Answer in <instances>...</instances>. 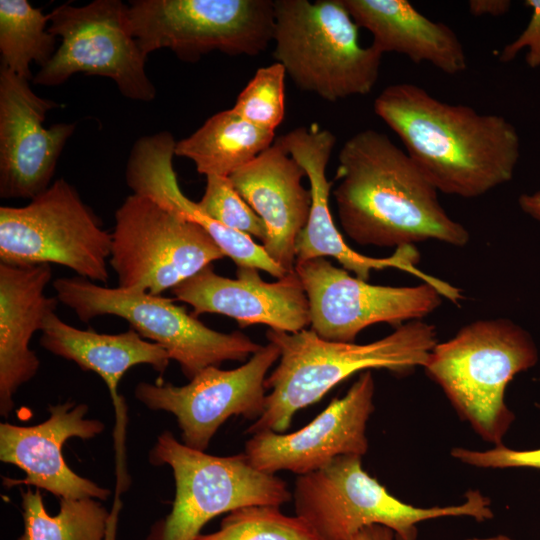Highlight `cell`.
Segmentation results:
<instances>
[{
    "instance_id": "35",
    "label": "cell",
    "mask_w": 540,
    "mask_h": 540,
    "mask_svg": "<svg viewBox=\"0 0 540 540\" xmlns=\"http://www.w3.org/2000/svg\"><path fill=\"white\" fill-rule=\"evenodd\" d=\"M518 204L525 214L540 223V190L532 194H521Z\"/></svg>"
},
{
    "instance_id": "15",
    "label": "cell",
    "mask_w": 540,
    "mask_h": 540,
    "mask_svg": "<svg viewBox=\"0 0 540 540\" xmlns=\"http://www.w3.org/2000/svg\"><path fill=\"white\" fill-rule=\"evenodd\" d=\"M282 147L304 169L309 179L312 204L307 224L296 240V263L319 257L335 258L347 271L368 281L372 270L394 268L409 273L435 287L443 298L458 304L459 288L419 269L420 254L413 245L396 248L388 257L377 258L358 253L343 239L331 216L329 196L334 180L326 169L336 145V136L318 124L297 127L277 138Z\"/></svg>"
},
{
    "instance_id": "31",
    "label": "cell",
    "mask_w": 540,
    "mask_h": 540,
    "mask_svg": "<svg viewBox=\"0 0 540 540\" xmlns=\"http://www.w3.org/2000/svg\"><path fill=\"white\" fill-rule=\"evenodd\" d=\"M536 406L540 408V404ZM451 455L465 464L482 468H534L540 469V448L514 450L504 445L487 451L454 448Z\"/></svg>"
},
{
    "instance_id": "4",
    "label": "cell",
    "mask_w": 540,
    "mask_h": 540,
    "mask_svg": "<svg viewBox=\"0 0 540 540\" xmlns=\"http://www.w3.org/2000/svg\"><path fill=\"white\" fill-rule=\"evenodd\" d=\"M537 361L536 344L524 328L493 318L469 323L437 343L423 368L474 431L499 446L514 420L505 403L506 387Z\"/></svg>"
},
{
    "instance_id": "27",
    "label": "cell",
    "mask_w": 540,
    "mask_h": 540,
    "mask_svg": "<svg viewBox=\"0 0 540 540\" xmlns=\"http://www.w3.org/2000/svg\"><path fill=\"white\" fill-rule=\"evenodd\" d=\"M49 14L27 0H0L1 67L30 80L31 63L42 68L56 51V37L48 31Z\"/></svg>"
},
{
    "instance_id": "7",
    "label": "cell",
    "mask_w": 540,
    "mask_h": 540,
    "mask_svg": "<svg viewBox=\"0 0 540 540\" xmlns=\"http://www.w3.org/2000/svg\"><path fill=\"white\" fill-rule=\"evenodd\" d=\"M149 461L171 467L176 492L170 513L151 527L146 540H195L218 515L252 505L280 507L292 499L283 479L257 470L244 453L210 455L170 431L158 436Z\"/></svg>"
},
{
    "instance_id": "2",
    "label": "cell",
    "mask_w": 540,
    "mask_h": 540,
    "mask_svg": "<svg viewBox=\"0 0 540 540\" xmlns=\"http://www.w3.org/2000/svg\"><path fill=\"white\" fill-rule=\"evenodd\" d=\"M335 180L339 221L359 245L398 248L436 240L463 247L469 242L468 230L447 214L435 186L382 132L364 129L346 140Z\"/></svg>"
},
{
    "instance_id": "20",
    "label": "cell",
    "mask_w": 540,
    "mask_h": 540,
    "mask_svg": "<svg viewBox=\"0 0 540 540\" xmlns=\"http://www.w3.org/2000/svg\"><path fill=\"white\" fill-rule=\"evenodd\" d=\"M303 177L304 169L278 140L229 176L265 224L263 249L287 273L295 270L296 240L311 210V190L302 185Z\"/></svg>"
},
{
    "instance_id": "3",
    "label": "cell",
    "mask_w": 540,
    "mask_h": 540,
    "mask_svg": "<svg viewBox=\"0 0 540 540\" xmlns=\"http://www.w3.org/2000/svg\"><path fill=\"white\" fill-rule=\"evenodd\" d=\"M269 342L280 350L277 367L266 377L265 411L247 434L285 432L294 414L322 399L333 387L358 372L385 369L407 375L423 367L437 342L434 325L407 322L379 340L357 344L320 338L312 330L289 333L269 328Z\"/></svg>"
},
{
    "instance_id": "33",
    "label": "cell",
    "mask_w": 540,
    "mask_h": 540,
    "mask_svg": "<svg viewBox=\"0 0 540 540\" xmlns=\"http://www.w3.org/2000/svg\"><path fill=\"white\" fill-rule=\"evenodd\" d=\"M512 2L509 0H470L468 10L473 16H502L511 8Z\"/></svg>"
},
{
    "instance_id": "28",
    "label": "cell",
    "mask_w": 540,
    "mask_h": 540,
    "mask_svg": "<svg viewBox=\"0 0 540 540\" xmlns=\"http://www.w3.org/2000/svg\"><path fill=\"white\" fill-rule=\"evenodd\" d=\"M195 540H320L298 516L283 514L280 507L252 505L229 512L219 530L200 534Z\"/></svg>"
},
{
    "instance_id": "10",
    "label": "cell",
    "mask_w": 540,
    "mask_h": 540,
    "mask_svg": "<svg viewBox=\"0 0 540 540\" xmlns=\"http://www.w3.org/2000/svg\"><path fill=\"white\" fill-rule=\"evenodd\" d=\"M128 21L146 57L161 48L186 62L212 51L254 56L273 41L274 0H133Z\"/></svg>"
},
{
    "instance_id": "24",
    "label": "cell",
    "mask_w": 540,
    "mask_h": 540,
    "mask_svg": "<svg viewBox=\"0 0 540 540\" xmlns=\"http://www.w3.org/2000/svg\"><path fill=\"white\" fill-rule=\"evenodd\" d=\"M343 1L358 27L371 33L370 45L382 55L401 54L448 75L466 70L467 56L457 34L443 22L423 15L409 1Z\"/></svg>"
},
{
    "instance_id": "21",
    "label": "cell",
    "mask_w": 540,
    "mask_h": 540,
    "mask_svg": "<svg viewBox=\"0 0 540 540\" xmlns=\"http://www.w3.org/2000/svg\"><path fill=\"white\" fill-rule=\"evenodd\" d=\"M176 142L168 131L138 139L126 166L133 193L151 198L173 214L202 227L237 267H253L277 279L287 274L252 237L214 220L181 190L173 166Z\"/></svg>"
},
{
    "instance_id": "18",
    "label": "cell",
    "mask_w": 540,
    "mask_h": 540,
    "mask_svg": "<svg viewBox=\"0 0 540 540\" xmlns=\"http://www.w3.org/2000/svg\"><path fill=\"white\" fill-rule=\"evenodd\" d=\"M258 271L237 267L236 278L231 279L209 265L171 292L193 308L195 317L217 313L235 319L242 328L263 324L289 333L310 325L308 299L296 271L275 282L264 281Z\"/></svg>"
},
{
    "instance_id": "16",
    "label": "cell",
    "mask_w": 540,
    "mask_h": 540,
    "mask_svg": "<svg viewBox=\"0 0 540 540\" xmlns=\"http://www.w3.org/2000/svg\"><path fill=\"white\" fill-rule=\"evenodd\" d=\"M375 383L367 370L347 393L334 398L311 422L293 433L265 430L245 443L244 454L257 470H286L305 475L343 455L363 456L368 450L366 427L374 411Z\"/></svg>"
},
{
    "instance_id": "29",
    "label": "cell",
    "mask_w": 540,
    "mask_h": 540,
    "mask_svg": "<svg viewBox=\"0 0 540 540\" xmlns=\"http://www.w3.org/2000/svg\"><path fill=\"white\" fill-rule=\"evenodd\" d=\"M286 75L278 62L260 67L239 93L232 109L248 122L275 132L285 115Z\"/></svg>"
},
{
    "instance_id": "14",
    "label": "cell",
    "mask_w": 540,
    "mask_h": 540,
    "mask_svg": "<svg viewBox=\"0 0 540 540\" xmlns=\"http://www.w3.org/2000/svg\"><path fill=\"white\" fill-rule=\"evenodd\" d=\"M279 358V348L268 342L236 369L210 366L183 386L140 382L135 397L149 409L172 413L183 443L205 451L218 428L231 416L256 421L263 415L267 396L264 382Z\"/></svg>"
},
{
    "instance_id": "36",
    "label": "cell",
    "mask_w": 540,
    "mask_h": 540,
    "mask_svg": "<svg viewBox=\"0 0 540 540\" xmlns=\"http://www.w3.org/2000/svg\"><path fill=\"white\" fill-rule=\"evenodd\" d=\"M466 540H513V539L506 536V535H496V536L486 537V538L474 537V538H469V539H466Z\"/></svg>"
},
{
    "instance_id": "23",
    "label": "cell",
    "mask_w": 540,
    "mask_h": 540,
    "mask_svg": "<svg viewBox=\"0 0 540 540\" xmlns=\"http://www.w3.org/2000/svg\"><path fill=\"white\" fill-rule=\"evenodd\" d=\"M41 333L40 345L44 349L75 362L84 371L96 373L105 382L117 415V451H122L126 406L118 393L120 380L140 364L150 365L162 374L170 361L168 352L132 328L118 334L81 330L65 323L55 312L46 318Z\"/></svg>"
},
{
    "instance_id": "9",
    "label": "cell",
    "mask_w": 540,
    "mask_h": 540,
    "mask_svg": "<svg viewBox=\"0 0 540 540\" xmlns=\"http://www.w3.org/2000/svg\"><path fill=\"white\" fill-rule=\"evenodd\" d=\"M112 234L65 179L21 207H0V263L58 264L106 284Z\"/></svg>"
},
{
    "instance_id": "19",
    "label": "cell",
    "mask_w": 540,
    "mask_h": 540,
    "mask_svg": "<svg viewBox=\"0 0 540 540\" xmlns=\"http://www.w3.org/2000/svg\"><path fill=\"white\" fill-rule=\"evenodd\" d=\"M88 406L65 402L49 407V417L34 426L0 424V459L23 470L25 484L44 489L60 499L93 498L106 500L110 491L81 477L69 468L62 454L68 439H92L104 430V424L85 418Z\"/></svg>"
},
{
    "instance_id": "6",
    "label": "cell",
    "mask_w": 540,
    "mask_h": 540,
    "mask_svg": "<svg viewBox=\"0 0 540 540\" xmlns=\"http://www.w3.org/2000/svg\"><path fill=\"white\" fill-rule=\"evenodd\" d=\"M292 499L296 516L320 540H353L361 529L375 524L390 528L396 540H416L422 521L493 518L489 498L478 490H469L459 505L422 508L402 502L363 469L357 455L336 457L319 470L299 475Z\"/></svg>"
},
{
    "instance_id": "26",
    "label": "cell",
    "mask_w": 540,
    "mask_h": 540,
    "mask_svg": "<svg viewBox=\"0 0 540 540\" xmlns=\"http://www.w3.org/2000/svg\"><path fill=\"white\" fill-rule=\"evenodd\" d=\"M24 532L17 540H113L115 517L93 498L60 499L50 516L38 490L22 492Z\"/></svg>"
},
{
    "instance_id": "22",
    "label": "cell",
    "mask_w": 540,
    "mask_h": 540,
    "mask_svg": "<svg viewBox=\"0 0 540 540\" xmlns=\"http://www.w3.org/2000/svg\"><path fill=\"white\" fill-rule=\"evenodd\" d=\"M52 279L50 264L0 263V413L14 408L13 396L38 372L40 361L29 344L55 312L57 297L45 295Z\"/></svg>"
},
{
    "instance_id": "32",
    "label": "cell",
    "mask_w": 540,
    "mask_h": 540,
    "mask_svg": "<svg viewBox=\"0 0 540 540\" xmlns=\"http://www.w3.org/2000/svg\"><path fill=\"white\" fill-rule=\"evenodd\" d=\"M524 3L532 10L530 20L522 33L504 46L498 59L500 62L508 63L513 61L521 50L528 49L525 62L530 68L535 69L540 67V0H526Z\"/></svg>"
},
{
    "instance_id": "12",
    "label": "cell",
    "mask_w": 540,
    "mask_h": 540,
    "mask_svg": "<svg viewBox=\"0 0 540 540\" xmlns=\"http://www.w3.org/2000/svg\"><path fill=\"white\" fill-rule=\"evenodd\" d=\"M49 18L48 31L61 43L34 76L35 84L57 86L75 73H85L112 79L131 100L155 99L156 88L145 70L147 57L130 29L128 4L120 0H94L83 6L64 3Z\"/></svg>"
},
{
    "instance_id": "1",
    "label": "cell",
    "mask_w": 540,
    "mask_h": 540,
    "mask_svg": "<svg viewBox=\"0 0 540 540\" xmlns=\"http://www.w3.org/2000/svg\"><path fill=\"white\" fill-rule=\"evenodd\" d=\"M373 109L438 192L476 198L514 176L520 137L504 116L444 102L413 83L387 86Z\"/></svg>"
},
{
    "instance_id": "11",
    "label": "cell",
    "mask_w": 540,
    "mask_h": 540,
    "mask_svg": "<svg viewBox=\"0 0 540 540\" xmlns=\"http://www.w3.org/2000/svg\"><path fill=\"white\" fill-rule=\"evenodd\" d=\"M111 234L109 264L128 291L160 295L225 257L202 227L135 193L116 210Z\"/></svg>"
},
{
    "instance_id": "25",
    "label": "cell",
    "mask_w": 540,
    "mask_h": 540,
    "mask_svg": "<svg viewBox=\"0 0 540 540\" xmlns=\"http://www.w3.org/2000/svg\"><path fill=\"white\" fill-rule=\"evenodd\" d=\"M275 132L260 128L232 108L209 117L177 141L175 156L190 159L198 173L229 177L274 143Z\"/></svg>"
},
{
    "instance_id": "17",
    "label": "cell",
    "mask_w": 540,
    "mask_h": 540,
    "mask_svg": "<svg viewBox=\"0 0 540 540\" xmlns=\"http://www.w3.org/2000/svg\"><path fill=\"white\" fill-rule=\"evenodd\" d=\"M58 107L31 89L28 80L0 69V197L34 199L51 185L74 123L46 128V114Z\"/></svg>"
},
{
    "instance_id": "30",
    "label": "cell",
    "mask_w": 540,
    "mask_h": 540,
    "mask_svg": "<svg viewBox=\"0 0 540 540\" xmlns=\"http://www.w3.org/2000/svg\"><path fill=\"white\" fill-rule=\"evenodd\" d=\"M198 205L224 226L262 242L266 239L264 222L238 194L229 177L206 176L205 191Z\"/></svg>"
},
{
    "instance_id": "8",
    "label": "cell",
    "mask_w": 540,
    "mask_h": 540,
    "mask_svg": "<svg viewBox=\"0 0 540 540\" xmlns=\"http://www.w3.org/2000/svg\"><path fill=\"white\" fill-rule=\"evenodd\" d=\"M53 287L58 301L82 322L103 315L125 319L140 336L162 346L188 380L224 361H244L262 348L241 332L207 327L173 299L160 295L105 287L80 277L57 278Z\"/></svg>"
},
{
    "instance_id": "34",
    "label": "cell",
    "mask_w": 540,
    "mask_h": 540,
    "mask_svg": "<svg viewBox=\"0 0 540 540\" xmlns=\"http://www.w3.org/2000/svg\"><path fill=\"white\" fill-rule=\"evenodd\" d=\"M353 540H396V537L390 528L375 524L361 529Z\"/></svg>"
},
{
    "instance_id": "13",
    "label": "cell",
    "mask_w": 540,
    "mask_h": 540,
    "mask_svg": "<svg viewBox=\"0 0 540 540\" xmlns=\"http://www.w3.org/2000/svg\"><path fill=\"white\" fill-rule=\"evenodd\" d=\"M295 271L308 299L311 330L328 341L354 342L363 329L377 323L397 328L421 320L442 303V295L430 284H369L324 257L296 263Z\"/></svg>"
},
{
    "instance_id": "5",
    "label": "cell",
    "mask_w": 540,
    "mask_h": 540,
    "mask_svg": "<svg viewBox=\"0 0 540 540\" xmlns=\"http://www.w3.org/2000/svg\"><path fill=\"white\" fill-rule=\"evenodd\" d=\"M343 0H274V51L295 85L336 102L369 94L382 54L359 41Z\"/></svg>"
}]
</instances>
